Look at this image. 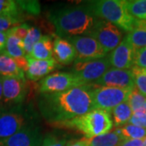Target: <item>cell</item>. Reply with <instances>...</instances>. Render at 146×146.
Masks as SVG:
<instances>
[{
    "label": "cell",
    "instance_id": "38",
    "mask_svg": "<svg viewBox=\"0 0 146 146\" xmlns=\"http://www.w3.org/2000/svg\"><path fill=\"white\" fill-rule=\"evenodd\" d=\"M2 77L0 76V108L3 106V81Z\"/></svg>",
    "mask_w": 146,
    "mask_h": 146
},
{
    "label": "cell",
    "instance_id": "20",
    "mask_svg": "<svg viewBox=\"0 0 146 146\" xmlns=\"http://www.w3.org/2000/svg\"><path fill=\"white\" fill-rule=\"evenodd\" d=\"M123 140L124 138L122 135L115 130L88 139V143L89 146H119Z\"/></svg>",
    "mask_w": 146,
    "mask_h": 146
},
{
    "label": "cell",
    "instance_id": "37",
    "mask_svg": "<svg viewBox=\"0 0 146 146\" xmlns=\"http://www.w3.org/2000/svg\"><path fill=\"white\" fill-rule=\"evenodd\" d=\"M7 40V33L0 32V54H3L5 51Z\"/></svg>",
    "mask_w": 146,
    "mask_h": 146
},
{
    "label": "cell",
    "instance_id": "35",
    "mask_svg": "<svg viewBox=\"0 0 146 146\" xmlns=\"http://www.w3.org/2000/svg\"><path fill=\"white\" fill-rule=\"evenodd\" d=\"M119 146H143V140L124 139Z\"/></svg>",
    "mask_w": 146,
    "mask_h": 146
},
{
    "label": "cell",
    "instance_id": "22",
    "mask_svg": "<svg viewBox=\"0 0 146 146\" xmlns=\"http://www.w3.org/2000/svg\"><path fill=\"white\" fill-rule=\"evenodd\" d=\"M7 40L5 51L3 54L10 56L12 58L25 57L26 54L25 51L23 40L16 37L12 34H10L7 31Z\"/></svg>",
    "mask_w": 146,
    "mask_h": 146
},
{
    "label": "cell",
    "instance_id": "8",
    "mask_svg": "<svg viewBox=\"0 0 146 146\" xmlns=\"http://www.w3.org/2000/svg\"><path fill=\"white\" fill-rule=\"evenodd\" d=\"M86 85L73 73L60 72L48 75L39 82L40 94L59 93Z\"/></svg>",
    "mask_w": 146,
    "mask_h": 146
},
{
    "label": "cell",
    "instance_id": "28",
    "mask_svg": "<svg viewBox=\"0 0 146 146\" xmlns=\"http://www.w3.org/2000/svg\"><path fill=\"white\" fill-rule=\"evenodd\" d=\"M20 11L16 1L0 0V16L20 17Z\"/></svg>",
    "mask_w": 146,
    "mask_h": 146
},
{
    "label": "cell",
    "instance_id": "34",
    "mask_svg": "<svg viewBox=\"0 0 146 146\" xmlns=\"http://www.w3.org/2000/svg\"><path fill=\"white\" fill-rule=\"evenodd\" d=\"M130 124L146 128V115L145 111H140L133 113L131 119L128 122Z\"/></svg>",
    "mask_w": 146,
    "mask_h": 146
},
{
    "label": "cell",
    "instance_id": "9",
    "mask_svg": "<svg viewBox=\"0 0 146 146\" xmlns=\"http://www.w3.org/2000/svg\"><path fill=\"white\" fill-rule=\"evenodd\" d=\"M111 68L107 57L100 59L74 62L71 72L76 76L84 84H94L100 79L106 72Z\"/></svg>",
    "mask_w": 146,
    "mask_h": 146
},
{
    "label": "cell",
    "instance_id": "39",
    "mask_svg": "<svg viewBox=\"0 0 146 146\" xmlns=\"http://www.w3.org/2000/svg\"><path fill=\"white\" fill-rule=\"evenodd\" d=\"M143 146H146V137L143 140Z\"/></svg>",
    "mask_w": 146,
    "mask_h": 146
},
{
    "label": "cell",
    "instance_id": "16",
    "mask_svg": "<svg viewBox=\"0 0 146 146\" xmlns=\"http://www.w3.org/2000/svg\"><path fill=\"white\" fill-rule=\"evenodd\" d=\"M53 55L58 63L69 65L75 62L76 53L72 43L60 36H57L53 42Z\"/></svg>",
    "mask_w": 146,
    "mask_h": 146
},
{
    "label": "cell",
    "instance_id": "2",
    "mask_svg": "<svg viewBox=\"0 0 146 146\" xmlns=\"http://www.w3.org/2000/svg\"><path fill=\"white\" fill-rule=\"evenodd\" d=\"M48 19L63 38L88 35L98 20L87 3L54 9L49 12Z\"/></svg>",
    "mask_w": 146,
    "mask_h": 146
},
{
    "label": "cell",
    "instance_id": "5",
    "mask_svg": "<svg viewBox=\"0 0 146 146\" xmlns=\"http://www.w3.org/2000/svg\"><path fill=\"white\" fill-rule=\"evenodd\" d=\"M36 115L22 105L0 108V141L16 134L25 127L36 124Z\"/></svg>",
    "mask_w": 146,
    "mask_h": 146
},
{
    "label": "cell",
    "instance_id": "12",
    "mask_svg": "<svg viewBox=\"0 0 146 146\" xmlns=\"http://www.w3.org/2000/svg\"><path fill=\"white\" fill-rule=\"evenodd\" d=\"M44 136L36 124H30L4 141L0 146H41Z\"/></svg>",
    "mask_w": 146,
    "mask_h": 146
},
{
    "label": "cell",
    "instance_id": "36",
    "mask_svg": "<svg viewBox=\"0 0 146 146\" xmlns=\"http://www.w3.org/2000/svg\"><path fill=\"white\" fill-rule=\"evenodd\" d=\"M66 146H89L88 139L83 138L80 140H72L67 141Z\"/></svg>",
    "mask_w": 146,
    "mask_h": 146
},
{
    "label": "cell",
    "instance_id": "26",
    "mask_svg": "<svg viewBox=\"0 0 146 146\" xmlns=\"http://www.w3.org/2000/svg\"><path fill=\"white\" fill-rule=\"evenodd\" d=\"M131 71L133 75L135 88L146 98V69L133 66Z\"/></svg>",
    "mask_w": 146,
    "mask_h": 146
},
{
    "label": "cell",
    "instance_id": "6",
    "mask_svg": "<svg viewBox=\"0 0 146 146\" xmlns=\"http://www.w3.org/2000/svg\"><path fill=\"white\" fill-rule=\"evenodd\" d=\"M89 85L93 109L103 110L109 113L118 105L127 101L129 94L132 90L100 86L95 84H89Z\"/></svg>",
    "mask_w": 146,
    "mask_h": 146
},
{
    "label": "cell",
    "instance_id": "1",
    "mask_svg": "<svg viewBox=\"0 0 146 146\" xmlns=\"http://www.w3.org/2000/svg\"><path fill=\"white\" fill-rule=\"evenodd\" d=\"M37 105L42 117L50 124L72 119L94 110L89 84L59 93L40 94Z\"/></svg>",
    "mask_w": 146,
    "mask_h": 146
},
{
    "label": "cell",
    "instance_id": "19",
    "mask_svg": "<svg viewBox=\"0 0 146 146\" xmlns=\"http://www.w3.org/2000/svg\"><path fill=\"white\" fill-rule=\"evenodd\" d=\"M0 76L25 79V74L16 64L14 58L5 54H0Z\"/></svg>",
    "mask_w": 146,
    "mask_h": 146
},
{
    "label": "cell",
    "instance_id": "4",
    "mask_svg": "<svg viewBox=\"0 0 146 146\" xmlns=\"http://www.w3.org/2000/svg\"><path fill=\"white\" fill-rule=\"evenodd\" d=\"M87 4L98 19L108 21L125 32L133 29L136 18L129 14L125 0H96Z\"/></svg>",
    "mask_w": 146,
    "mask_h": 146
},
{
    "label": "cell",
    "instance_id": "7",
    "mask_svg": "<svg viewBox=\"0 0 146 146\" xmlns=\"http://www.w3.org/2000/svg\"><path fill=\"white\" fill-rule=\"evenodd\" d=\"M88 36L94 38L107 54L115 50L122 42L123 32L115 25L105 20L98 19Z\"/></svg>",
    "mask_w": 146,
    "mask_h": 146
},
{
    "label": "cell",
    "instance_id": "15",
    "mask_svg": "<svg viewBox=\"0 0 146 146\" xmlns=\"http://www.w3.org/2000/svg\"><path fill=\"white\" fill-rule=\"evenodd\" d=\"M26 58L28 68L25 75L27 78L32 81H37L40 79H43L55 69L60 68V65L54 58L48 60H38L28 56H26Z\"/></svg>",
    "mask_w": 146,
    "mask_h": 146
},
{
    "label": "cell",
    "instance_id": "27",
    "mask_svg": "<svg viewBox=\"0 0 146 146\" xmlns=\"http://www.w3.org/2000/svg\"><path fill=\"white\" fill-rule=\"evenodd\" d=\"M41 30L36 27H32L29 29V30L27 33L25 38L24 39V48L26 54V56L29 55L31 53L33 48L36 42L39 41V39L42 36Z\"/></svg>",
    "mask_w": 146,
    "mask_h": 146
},
{
    "label": "cell",
    "instance_id": "14",
    "mask_svg": "<svg viewBox=\"0 0 146 146\" xmlns=\"http://www.w3.org/2000/svg\"><path fill=\"white\" fill-rule=\"evenodd\" d=\"M136 50L124 37L118 46L107 56L110 67L116 69L131 70L134 66Z\"/></svg>",
    "mask_w": 146,
    "mask_h": 146
},
{
    "label": "cell",
    "instance_id": "18",
    "mask_svg": "<svg viewBox=\"0 0 146 146\" xmlns=\"http://www.w3.org/2000/svg\"><path fill=\"white\" fill-rule=\"evenodd\" d=\"M135 50L146 46V21L136 19L133 29L125 36Z\"/></svg>",
    "mask_w": 146,
    "mask_h": 146
},
{
    "label": "cell",
    "instance_id": "29",
    "mask_svg": "<svg viewBox=\"0 0 146 146\" xmlns=\"http://www.w3.org/2000/svg\"><path fill=\"white\" fill-rule=\"evenodd\" d=\"M66 138L57 136L54 133H50L44 136L41 146H66Z\"/></svg>",
    "mask_w": 146,
    "mask_h": 146
},
{
    "label": "cell",
    "instance_id": "40",
    "mask_svg": "<svg viewBox=\"0 0 146 146\" xmlns=\"http://www.w3.org/2000/svg\"><path fill=\"white\" fill-rule=\"evenodd\" d=\"M145 115H146V102H145Z\"/></svg>",
    "mask_w": 146,
    "mask_h": 146
},
{
    "label": "cell",
    "instance_id": "33",
    "mask_svg": "<svg viewBox=\"0 0 146 146\" xmlns=\"http://www.w3.org/2000/svg\"><path fill=\"white\" fill-rule=\"evenodd\" d=\"M134 66L146 69V46L136 50L134 57Z\"/></svg>",
    "mask_w": 146,
    "mask_h": 146
},
{
    "label": "cell",
    "instance_id": "21",
    "mask_svg": "<svg viewBox=\"0 0 146 146\" xmlns=\"http://www.w3.org/2000/svg\"><path fill=\"white\" fill-rule=\"evenodd\" d=\"M110 115H112L114 124L116 127H120L121 126L125 125L131 119L133 115L131 109L130 105L127 101L118 105L111 110Z\"/></svg>",
    "mask_w": 146,
    "mask_h": 146
},
{
    "label": "cell",
    "instance_id": "3",
    "mask_svg": "<svg viewBox=\"0 0 146 146\" xmlns=\"http://www.w3.org/2000/svg\"><path fill=\"white\" fill-rule=\"evenodd\" d=\"M51 125L78 131L83 134L84 138L92 139L109 132L113 127V120L109 112L103 110L94 109L72 119Z\"/></svg>",
    "mask_w": 146,
    "mask_h": 146
},
{
    "label": "cell",
    "instance_id": "11",
    "mask_svg": "<svg viewBox=\"0 0 146 146\" xmlns=\"http://www.w3.org/2000/svg\"><path fill=\"white\" fill-rule=\"evenodd\" d=\"M2 81L3 106L22 105L28 94L26 80L17 77H3Z\"/></svg>",
    "mask_w": 146,
    "mask_h": 146
},
{
    "label": "cell",
    "instance_id": "10",
    "mask_svg": "<svg viewBox=\"0 0 146 146\" xmlns=\"http://www.w3.org/2000/svg\"><path fill=\"white\" fill-rule=\"evenodd\" d=\"M68 40L72 43L76 53L75 62H84L106 57V53L92 36L88 35L69 37Z\"/></svg>",
    "mask_w": 146,
    "mask_h": 146
},
{
    "label": "cell",
    "instance_id": "24",
    "mask_svg": "<svg viewBox=\"0 0 146 146\" xmlns=\"http://www.w3.org/2000/svg\"><path fill=\"white\" fill-rule=\"evenodd\" d=\"M126 6L131 16L138 20L146 21V0L126 1Z\"/></svg>",
    "mask_w": 146,
    "mask_h": 146
},
{
    "label": "cell",
    "instance_id": "17",
    "mask_svg": "<svg viewBox=\"0 0 146 146\" xmlns=\"http://www.w3.org/2000/svg\"><path fill=\"white\" fill-rule=\"evenodd\" d=\"M53 42L52 37L49 35H43L39 41L34 45L31 53L28 57L38 59L48 60L53 58Z\"/></svg>",
    "mask_w": 146,
    "mask_h": 146
},
{
    "label": "cell",
    "instance_id": "32",
    "mask_svg": "<svg viewBox=\"0 0 146 146\" xmlns=\"http://www.w3.org/2000/svg\"><path fill=\"white\" fill-rule=\"evenodd\" d=\"M30 28H31V26L29 25H28L26 23H24V24H21V25H19L17 26L11 28L9 30H7V32L10 34H12V35H14L16 37H18V38L24 41V39L25 38L27 33H28Z\"/></svg>",
    "mask_w": 146,
    "mask_h": 146
},
{
    "label": "cell",
    "instance_id": "23",
    "mask_svg": "<svg viewBox=\"0 0 146 146\" xmlns=\"http://www.w3.org/2000/svg\"><path fill=\"white\" fill-rule=\"evenodd\" d=\"M115 130L121 134L124 139L144 140L146 137V128L130 123L117 127Z\"/></svg>",
    "mask_w": 146,
    "mask_h": 146
},
{
    "label": "cell",
    "instance_id": "30",
    "mask_svg": "<svg viewBox=\"0 0 146 146\" xmlns=\"http://www.w3.org/2000/svg\"><path fill=\"white\" fill-rule=\"evenodd\" d=\"M20 9L29 14L37 15L40 13V3L38 1H16Z\"/></svg>",
    "mask_w": 146,
    "mask_h": 146
},
{
    "label": "cell",
    "instance_id": "13",
    "mask_svg": "<svg viewBox=\"0 0 146 146\" xmlns=\"http://www.w3.org/2000/svg\"><path fill=\"white\" fill-rule=\"evenodd\" d=\"M94 84L100 86L133 89L135 88L133 75L131 70L110 68Z\"/></svg>",
    "mask_w": 146,
    "mask_h": 146
},
{
    "label": "cell",
    "instance_id": "25",
    "mask_svg": "<svg viewBox=\"0 0 146 146\" xmlns=\"http://www.w3.org/2000/svg\"><path fill=\"white\" fill-rule=\"evenodd\" d=\"M127 102L130 105L132 113L145 111L146 98L144 95H142L136 88H134L131 90V92L129 94Z\"/></svg>",
    "mask_w": 146,
    "mask_h": 146
},
{
    "label": "cell",
    "instance_id": "31",
    "mask_svg": "<svg viewBox=\"0 0 146 146\" xmlns=\"http://www.w3.org/2000/svg\"><path fill=\"white\" fill-rule=\"evenodd\" d=\"M21 22L20 17L0 16V32H7Z\"/></svg>",
    "mask_w": 146,
    "mask_h": 146
}]
</instances>
